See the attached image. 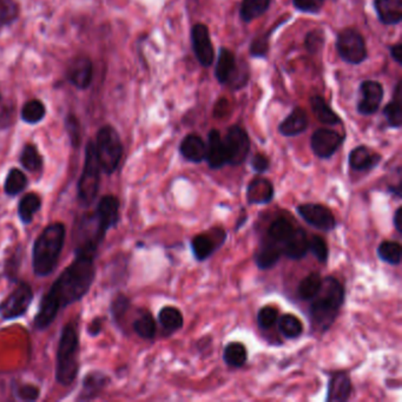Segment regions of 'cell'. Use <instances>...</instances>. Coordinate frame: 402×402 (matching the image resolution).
I'll return each instance as SVG.
<instances>
[{
    "instance_id": "1",
    "label": "cell",
    "mask_w": 402,
    "mask_h": 402,
    "mask_svg": "<svg viewBox=\"0 0 402 402\" xmlns=\"http://www.w3.org/2000/svg\"><path fill=\"white\" fill-rule=\"evenodd\" d=\"M95 277V257L81 254L76 255L71 264L63 270L51 288L41 297L39 310L34 316V328L43 331L50 327L59 310L86 297Z\"/></svg>"
},
{
    "instance_id": "2",
    "label": "cell",
    "mask_w": 402,
    "mask_h": 402,
    "mask_svg": "<svg viewBox=\"0 0 402 402\" xmlns=\"http://www.w3.org/2000/svg\"><path fill=\"white\" fill-rule=\"evenodd\" d=\"M65 237L66 228L61 222L48 225L38 236L32 252L34 272L37 277H48L55 272L64 248Z\"/></svg>"
},
{
    "instance_id": "3",
    "label": "cell",
    "mask_w": 402,
    "mask_h": 402,
    "mask_svg": "<svg viewBox=\"0 0 402 402\" xmlns=\"http://www.w3.org/2000/svg\"><path fill=\"white\" fill-rule=\"evenodd\" d=\"M344 286L338 279L333 277L322 279L320 292L314 297L309 309L311 322L316 331L324 333L331 327L344 304Z\"/></svg>"
},
{
    "instance_id": "4",
    "label": "cell",
    "mask_w": 402,
    "mask_h": 402,
    "mask_svg": "<svg viewBox=\"0 0 402 402\" xmlns=\"http://www.w3.org/2000/svg\"><path fill=\"white\" fill-rule=\"evenodd\" d=\"M79 335L76 324L68 322L63 327L57 349L56 380L62 386L73 383L79 371Z\"/></svg>"
},
{
    "instance_id": "5",
    "label": "cell",
    "mask_w": 402,
    "mask_h": 402,
    "mask_svg": "<svg viewBox=\"0 0 402 402\" xmlns=\"http://www.w3.org/2000/svg\"><path fill=\"white\" fill-rule=\"evenodd\" d=\"M109 227L103 221L98 212H86L78 218L73 232L76 255H89L95 257L99 246L105 239Z\"/></svg>"
},
{
    "instance_id": "6",
    "label": "cell",
    "mask_w": 402,
    "mask_h": 402,
    "mask_svg": "<svg viewBox=\"0 0 402 402\" xmlns=\"http://www.w3.org/2000/svg\"><path fill=\"white\" fill-rule=\"evenodd\" d=\"M95 151L103 172L113 175L123 157V143L120 133L111 125H104L96 135Z\"/></svg>"
},
{
    "instance_id": "7",
    "label": "cell",
    "mask_w": 402,
    "mask_h": 402,
    "mask_svg": "<svg viewBox=\"0 0 402 402\" xmlns=\"http://www.w3.org/2000/svg\"><path fill=\"white\" fill-rule=\"evenodd\" d=\"M100 172L102 169L96 156L95 143L93 140H90L86 145L84 168L77 187L81 205L89 207L96 201L100 185Z\"/></svg>"
},
{
    "instance_id": "8",
    "label": "cell",
    "mask_w": 402,
    "mask_h": 402,
    "mask_svg": "<svg viewBox=\"0 0 402 402\" xmlns=\"http://www.w3.org/2000/svg\"><path fill=\"white\" fill-rule=\"evenodd\" d=\"M249 66L246 62H237L236 57L229 48H220L215 66V77L221 86L230 88L239 86L248 77Z\"/></svg>"
},
{
    "instance_id": "9",
    "label": "cell",
    "mask_w": 402,
    "mask_h": 402,
    "mask_svg": "<svg viewBox=\"0 0 402 402\" xmlns=\"http://www.w3.org/2000/svg\"><path fill=\"white\" fill-rule=\"evenodd\" d=\"M335 46L341 59L348 64H361L368 57L365 38L355 29L341 30L336 37Z\"/></svg>"
},
{
    "instance_id": "10",
    "label": "cell",
    "mask_w": 402,
    "mask_h": 402,
    "mask_svg": "<svg viewBox=\"0 0 402 402\" xmlns=\"http://www.w3.org/2000/svg\"><path fill=\"white\" fill-rule=\"evenodd\" d=\"M34 300V290L26 282H21L16 289L0 304V316L5 321L16 320L28 311Z\"/></svg>"
},
{
    "instance_id": "11",
    "label": "cell",
    "mask_w": 402,
    "mask_h": 402,
    "mask_svg": "<svg viewBox=\"0 0 402 402\" xmlns=\"http://www.w3.org/2000/svg\"><path fill=\"white\" fill-rule=\"evenodd\" d=\"M227 164L237 167L246 162L250 153V140L248 133L242 126L232 125L229 128L228 133L223 140Z\"/></svg>"
},
{
    "instance_id": "12",
    "label": "cell",
    "mask_w": 402,
    "mask_h": 402,
    "mask_svg": "<svg viewBox=\"0 0 402 402\" xmlns=\"http://www.w3.org/2000/svg\"><path fill=\"white\" fill-rule=\"evenodd\" d=\"M191 45L198 63L203 68H210L215 59V50L207 25L195 24L191 29Z\"/></svg>"
},
{
    "instance_id": "13",
    "label": "cell",
    "mask_w": 402,
    "mask_h": 402,
    "mask_svg": "<svg viewBox=\"0 0 402 402\" xmlns=\"http://www.w3.org/2000/svg\"><path fill=\"white\" fill-rule=\"evenodd\" d=\"M344 135L331 129H317L310 138V147L315 156L321 160L331 158L344 144Z\"/></svg>"
},
{
    "instance_id": "14",
    "label": "cell",
    "mask_w": 402,
    "mask_h": 402,
    "mask_svg": "<svg viewBox=\"0 0 402 402\" xmlns=\"http://www.w3.org/2000/svg\"><path fill=\"white\" fill-rule=\"evenodd\" d=\"M297 212L308 225L322 232H331L336 227V220L333 212L324 205L306 203L297 207Z\"/></svg>"
},
{
    "instance_id": "15",
    "label": "cell",
    "mask_w": 402,
    "mask_h": 402,
    "mask_svg": "<svg viewBox=\"0 0 402 402\" xmlns=\"http://www.w3.org/2000/svg\"><path fill=\"white\" fill-rule=\"evenodd\" d=\"M383 86L376 81H365L360 86V100L358 113L362 116H371L378 113L383 99Z\"/></svg>"
},
{
    "instance_id": "16",
    "label": "cell",
    "mask_w": 402,
    "mask_h": 402,
    "mask_svg": "<svg viewBox=\"0 0 402 402\" xmlns=\"http://www.w3.org/2000/svg\"><path fill=\"white\" fill-rule=\"evenodd\" d=\"M66 79L77 89H88L93 79V64L91 59L88 57H77L71 61L66 71Z\"/></svg>"
},
{
    "instance_id": "17",
    "label": "cell",
    "mask_w": 402,
    "mask_h": 402,
    "mask_svg": "<svg viewBox=\"0 0 402 402\" xmlns=\"http://www.w3.org/2000/svg\"><path fill=\"white\" fill-rule=\"evenodd\" d=\"M351 376L346 371L333 373L328 381L327 400L328 402H344L351 398Z\"/></svg>"
},
{
    "instance_id": "18",
    "label": "cell",
    "mask_w": 402,
    "mask_h": 402,
    "mask_svg": "<svg viewBox=\"0 0 402 402\" xmlns=\"http://www.w3.org/2000/svg\"><path fill=\"white\" fill-rule=\"evenodd\" d=\"M308 126H309V120L306 110L301 106H297L279 123V133L284 137L299 136L308 129Z\"/></svg>"
},
{
    "instance_id": "19",
    "label": "cell",
    "mask_w": 402,
    "mask_h": 402,
    "mask_svg": "<svg viewBox=\"0 0 402 402\" xmlns=\"http://www.w3.org/2000/svg\"><path fill=\"white\" fill-rule=\"evenodd\" d=\"M205 160L212 169H221L227 164L225 143L218 130L212 129L209 133Z\"/></svg>"
},
{
    "instance_id": "20",
    "label": "cell",
    "mask_w": 402,
    "mask_h": 402,
    "mask_svg": "<svg viewBox=\"0 0 402 402\" xmlns=\"http://www.w3.org/2000/svg\"><path fill=\"white\" fill-rule=\"evenodd\" d=\"M275 190L274 185L267 178H254L247 189V201L249 205H268L273 201Z\"/></svg>"
},
{
    "instance_id": "21",
    "label": "cell",
    "mask_w": 402,
    "mask_h": 402,
    "mask_svg": "<svg viewBox=\"0 0 402 402\" xmlns=\"http://www.w3.org/2000/svg\"><path fill=\"white\" fill-rule=\"evenodd\" d=\"M309 252V241L304 229L295 228L292 235L283 243L282 252L290 259H304Z\"/></svg>"
},
{
    "instance_id": "22",
    "label": "cell",
    "mask_w": 402,
    "mask_h": 402,
    "mask_svg": "<svg viewBox=\"0 0 402 402\" xmlns=\"http://www.w3.org/2000/svg\"><path fill=\"white\" fill-rule=\"evenodd\" d=\"M348 162L353 170L368 171L381 162V155L371 151L365 145H359L351 151Z\"/></svg>"
},
{
    "instance_id": "23",
    "label": "cell",
    "mask_w": 402,
    "mask_h": 402,
    "mask_svg": "<svg viewBox=\"0 0 402 402\" xmlns=\"http://www.w3.org/2000/svg\"><path fill=\"white\" fill-rule=\"evenodd\" d=\"M378 21L383 25H398L402 21V0H374Z\"/></svg>"
},
{
    "instance_id": "24",
    "label": "cell",
    "mask_w": 402,
    "mask_h": 402,
    "mask_svg": "<svg viewBox=\"0 0 402 402\" xmlns=\"http://www.w3.org/2000/svg\"><path fill=\"white\" fill-rule=\"evenodd\" d=\"M180 153L187 162L201 163L205 160L207 143L201 136H198L196 133H190L182 140Z\"/></svg>"
},
{
    "instance_id": "25",
    "label": "cell",
    "mask_w": 402,
    "mask_h": 402,
    "mask_svg": "<svg viewBox=\"0 0 402 402\" xmlns=\"http://www.w3.org/2000/svg\"><path fill=\"white\" fill-rule=\"evenodd\" d=\"M109 378L99 371H93L86 375L83 380V388L78 401H89L100 394L103 389L109 383Z\"/></svg>"
},
{
    "instance_id": "26",
    "label": "cell",
    "mask_w": 402,
    "mask_h": 402,
    "mask_svg": "<svg viewBox=\"0 0 402 402\" xmlns=\"http://www.w3.org/2000/svg\"><path fill=\"white\" fill-rule=\"evenodd\" d=\"M225 243V237L215 239L214 236L208 234H201L195 236L191 241V249L192 254L197 261H205V259L212 255L217 247L222 246Z\"/></svg>"
},
{
    "instance_id": "27",
    "label": "cell",
    "mask_w": 402,
    "mask_h": 402,
    "mask_svg": "<svg viewBox=\"0 0 402 402\" xmlns=\"http://www.w3.org/2000/svg\"><path fill=\"white\" fill-rule=\"evenodd\" d=\"M383 116H385L389 128L400 129L402 126V86L401 81L398 82L393 93V98L387 105L383 108Z\"/></svg>"
},
{
    "instance_id": "28",
    "label": "cell",
    "mask_w": 402,
    "mask_h": 402,
    "mask_svg": "<svg viewBox=\"0 0 402 402\" xmlns=\"http://www.w3.org/2000/svg\"><path fill=\"white\" fill-rule=\"evenodd\" d=\"M309 104L314 116L316 117V120L321 123L327 124V125H338L342 122L338 113L328 105L326 99L322 96H311L309 98Z\"/></svg>"
},
{
    "instance_id": "29",
    "label": "cell",
    "mask_w": 402,
    "mask_h": 402,
    "mask_svg": "<svg viewBox=\"0 0 402 402\" xmlns=\"http://www.w3.org/2000/svg\"><path fill=\"white\" fill-rule=\"evenodd\" d=\"M120 200L113 195H106L104 197L100 198L96 212H98L103 221L105 222L109 229H111L117 225V222L120 220Z\"/></svg>"
},
{
    "instance_id": "30",
    "label": "cell",
    "mask_w": 402,
    "mask_h": 402,
    "mask_svg": "<svg viewBox=\"0 0 402 402\" xmlns=\"http://www.w3.org/2000/svg\"><path fill=\"white\" fill-rule=\"evenodd\" d=\"M272 0H242L239 18L243 23H252L269 10Z\"/></svg>"
},
{
    "instance_id": "31",
    "label": "cell",
    "mask_w": 402,
    "mask_h": 402,
    "mask_svg": "<svg viewBox=\"0 0 402 402\" xmlns=\"http://www.w3.org/2000/svg\"><path fill=\"white\" fill-rule=\"evenodd\" d=\"M282 250L277 246V243L270 239L269 242L264 243L257 252L255 259L256 264L259 269H270L279 262Z\"/></svg>"
},
{
    "instance_id": "32",
    "label": "cell",
    "mask_w": 402,
    "mask_h": 402,
    "mask_svg": "<svg viewBox=\"0 0 402 402\" xmlns=\"http://www.w3.org/2000/svg\"><path fill=\"white\" fill-rule=\"evenodd\" d=\"M41 208V197L34 192H30L21 198L18 205V215L24 225H30L34 221V214Z\"/></svg>"
},
{
    "instance_id": "33",
    "label": "cell",
    "mask_w": 402,
    "mask_h": 402,
    "mask_svg": "<svg viewBox=\"0 0 402 402\" xmlns=\"http://www.w3.org/2000/svg\"><path fill=\"white\" fill-rule=\"evenodd\" d=\"M223 359H225V364L230 367H234V368L243 367L248 360L246 346L241 342H230L225 346Z\"/></svg>"
},
{
    "instance_id": "34",
    "label": "cell",
    "mask_w": 402,
    "mask_h": 402,
    "mask_svg": "<svg viewBox=\"0 0 402 402\" xmlns=\"http://www.w3.org/2000/svg\"><path fill=\"white\" fill-rule=\"evenodd\" d=\"M158 321L162 324V327L168 331H176L181 329L185 324L183 314L178 308L172 307V306H167L160 310L158 313Z\"/></svg>"
},
{
    "instance_id": "35",
    "label": "cell",
    "mask_w": 402,
    "mask_h": 402,
    "mask_svg": "<svg viewBox=\"0 0 402 402\" xmlns=\"http://www.w3.org/2000/svg\"><path fill=\"white\" fill-rule=\"evenodd\" d=\"M45 116H46V108H45L44 103L39 99H31L25 103L21 108V120L25 123L34 125L44 120Z\"/></svg>"
},
{
    "instance_id": "36",
    "label": "cell",
    "mask_w": 402,
    "mask_h": 402,
    "mask_svg": "<svg viewBox=\"0 0 402 402\" xmlns=\"http://www.w3.org/2000/svg\"><path fill=\"white\" fill-rule=\"evenodd\" d=\"M133 331L140 338L151 340L156 335V321L149 311L143 310L138 315L136 320L133 321Z\"/></svg>"
},
{
    "instance_id": "37",
    "label": "cell",
    "mask_w": 402,
    "mask_h": 402,
    "mask_svg": "<svg viewBox=\"0 0 402 402\" xmlns=\"http://www.w3.org/2000/svg\"><path fill=\"white\" fill-rule=\"evenodd\" d=\"M19 160L23 168L30 172H39L43 169V157L34 144H25Z\"/></svg>"
},
{
    "instance_id": "38",
    "label": "cell",
    "mask_w": 402,
    "mask_h": 402,
    "mask_svg": "<svg viewBox=\"0 0 402 402\" xmlns=\"http://www.w3.org/2000/svg\"><path fill=\"white\" fill-rule=\"evenodd\" d=\"M322 286V277L319 273H311L304 277L297 287V294L301 300H313L320 292Z\"/></svg>"
},
{
    "instance_id": "39",
    "label": "cell",
    "mask_w": 402,
    "mask_h": 402,
    "mask_svg": "<svg viewBox=\"0 0 402 402\" xmlns=\"http://www.w3.org/2000/svg\"><path fill=\"white\" fill-rule=\"evenodd\" d=\"M29 180L25 176L23 171L19 170L17 168H14L9 171L6 180H5V185H4V190L9 196H17L21 194V191L24 190L25 187H28Z\"/></svg>"
},
{
    "instance_id": "40",
    "label": "cell",
    "mask_w": 402,
    "mask_h": 402,
    "mask_svg": "<svg viewBox=\"0 0 402 402\" xmlns=\"http://www.w3.org/2000/svg\"><path fill=\"white\" fill-rule=\"evenodd\" d=\"M279 328L281 334L287 339H297L304 333V324L294 314H284L279 317Z\"/></svg>"
},
{
    "instance_id": "41",
    "label": "cell",
    "mask_w": 402,
    "mask_h": 402,
    "mask_svg": "<svg viewBox=\"0 0 402 402\" xmlns=\"http://www.w3.org/2000/svg\"><path fill=\"white\" fill-rule=\"evenodd\" d=\"M294 229H295V227L289 220H287L286 217H279L270 225L269 229H268V235L274 242L284 243L287 239L292 235Z\"/></svg>"
},
{
    "instance_id": "42",
    "label": "cell",
    "mask_w": 402,
    "mask_h": 402,
    "mask_svg": "<svg viewBox=\"0 0 402 402\" xmlns=\"http://www.w3.org/2000/svg\"><path fill=\"white\" fill-rule=\"evenodd\" d=\"M378 255L381 261L389 263L393 266H398L401 262L402 247L399 242L385 241L378 248Z\"/></svg>"
},
{
    "instance_id": "43",
    "label": "cell",
    "mask_w": 402,
    "mask_h": 402,
    "mask_svg": "<svg viewBox=\"0 0 402 402\" xmlns=\"http://www.w3.org/2000/svg\"><path fill=\"white\" fill-rule=\"evenodd\" d=\"M19 17V5L16 0H0V26H7Z\"/></svg>"
},
{
    "instance_id": "44",
    "label": "cell",
    "mask_w": 402,
    "mask_h": 402,
    "mask_svg": "<svg viewBox=\"0 0 402 402\" xmlns=\"http://www.w3.org/2000/svg\"><path fill=\"white\" fill-rule=\"evenodd\" d=\"M272 32H267V34H259L256 36L250 43V55L254 58H266L269 51V38Z\"/></svg>"
},
{
    "instance_id": "45",
    "label": "cell",
    "mask_w": 402,
    "mask_h": 402,
    "mask_svg": "<svg viewBox=\"0 0 402 402\" xmlns=\"http://www.w3.org/2000/svg\"><path fill=\"white\" fill-rule=\"evenodd\" d=\"M324 41H326L324 32L322 30L314 29L306 34L304 48L310 55H316L317 52H320L324 48Z\"/></svg>"
},
{
    "instance_id": "46",
    "label": "cell",
    "mask_w": 402,
    "mask_h": 402,
    "mask_svg": "<svg viewBox=\"0 0 402 402\" xmlns=\"http://www.w3.org/2000/svg\"><path fill=\"white\" fill-rule=\"evenodd\" d=\"M65 126H66V133H68V140L71 142L73 148H78L82 142V131H81V124L75 115H68L65 118Z\"/></svg>"
},
{
    "instance_id": "47",
    "label": "cell",
    "mask_w": 402,
    "mask_h": 402,
    "mask_svg": "<svg viewBox=\"0 0 402 402\" xmlns=\"http://www.w3.org/2000/svg\"><path fill=\"white\" fill-rule=\"evenodd\" d=\"M279 321V310L272 306H264L257 313V324L262 329H270Z\"/></svg>"
},
{
    "instance_id": "48",
    "label": "cell",
    "mask_w": 402,
    "mask_h": 402,
    "mask_svg": "<svg viewBox=\"0 0 402 402\" xmlns=\"http://www.w3.org/2000/svg\"><path fill=\"white\" fill-rule=\"evenodd\" d=\"M309 250L320 263H326L329 257L327 243L321 236L314 235L309 241Z\"/></svg>"
},
{
    "instance_id": "49",
    "label": "cell",
    "mask_w": 402,
    "mask_h": 402,
    "mask_svg": "<svg viewBox=\"0 0 402 402\" xmlns=\"http://www.w3.org/2000/svg\"><path fill=\"white\" fill-rule=\"evenodd\" d=\"M324 3L326 0H293L294 7L304 14H319Z\"/></svg>"
},
{
    "instance_id": "50",
    "label": "cell",
    "mask_w": 402,
    "mask_h": 402,
    "mask_svg": "<svg viewBox=\"0 0 402 402\" xmlns=\"http://www.w3.org/2000/svg\"><path fill=\"white\" fill-rule=\"evenodd\" d=\"M130 308V300L125 295H117L115 300L111 304V313H113V319L118 322L125 316L126 311Z\"/></svg>"
},
{
    "instance_id": "51",
    "label": "cell",
    "mask_w": 402,
    "mask_h": 402,
    "mask_svg": "<svg viewBox=\"0 0 402 402\" xmlns=\"http://www.w3.org/2000/svg\"><path fill=\"white\" fill-rule=\"evenodd\" d=\"M16 394L23 401H36L41 396V391L34 385H21L18 387Z\"/></svg>"
},
{
    "instance_id": "52",
    "label": "cell",
    "mask_w": 402,
    "mask_h": 402,
    "mask_svg": "<svg viewBox=\"0 0 402 402\" xmlns=\"http://www.w3.org/2000/svg\"><path fill=\"white\" fill-rule=\"evenodd\" d=\"M252 170L257 172V174H263L266 172L270 167V160L266 155L255 154L252 157V162H250Z\"/></svg>"
},
{
    "instance_id": "53",
    "label": "cell",
    "mask_w": 402,
    "mask_h": 402,
    "mask_svg": "<svg viewBox=\"0 0 402 402\" xmlns=\"http://www.w3.org/2000/svg\"><path fill=\"white\" fill-rule=\"evenodd\" d=\"M389 52H391V57H392L394 62L398 63L399 65H402V44L401 43H398V44H394L389 48Z\"/></svg>"
},
{
    "instance_id": "54",
    "label": "cell",
    "mask_w": 402,
    "mask_h": 402,
    "mask_svg": "<svg viewBox=\"0 0 402 402\" xmlns=\"http://www.w3.org/2000/svg\"><path fill=\"white\" fill-rule=\"evenodd\" d=\"M103 329V320L99 319V317H96L93 319V322L89 324V328H88V331H89L90 335L93 336H97V335L102 331Z\"/></svg>"
},
{
    "instance_id": "55",
    "label": "cell",
    "mask_w": 402,
    "mask_h": 402,
    "mask_svg": "<svg viewBox=\"0 0 402 402\" xmlns=\"http://www.w3.org/2000/svg\"><path fill=\"white\" fill-rule=\"evenodd\" d=\"M393 223H394L396 232L402 234V208H399L396 210V214H394V217H393Z\"/></svg>"
},
{
    "instance_id": "56",
    "label": "cell",
    "mask_w": 402,
    "mask_h": 402,
    "mask_svg": "<svg viewBox=\"0 0 402 402\" xmlns=\"http://www.w3.org/2000/svg\"><path fill=\"white\" fill-rule=\"evenodd\" d=\"M0 99H1V96H0Z\"/></svg>"
}]
</instances>
